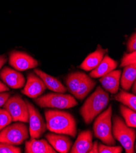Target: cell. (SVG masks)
Segmentation results:
<instances>
[{
  "mask_svg": "<svg viewBox=\"0 0 136 153\" xmlns=\"http://www.w3.org/2000/svg\"><path fill=\"white\" fill-rule=\"evenodd\" d=\"M112 134L118 140L126 153L134 152V143L136 132L134 128L128 126L124 120L118 115H114L112 120Z\"/></svg>",
  "mask_w": 136,
  "mask_h": 153,
  "instance_id": "3",
  "label": "cell"
},
{
  "mask_svg": "<svg viewBox=\"0 0 136 153\" xmlns=\"http://www.w3.org/2000/svg\"><path fill=\"white\" fill-rule=\"evenodd\" d=\"M95 85L96 81L85 73L77 92L74 95V98L81 101L83 100L92 90Z\"/></svg>",
  "mask_w": 136,
  "mask_h": 153,
  "instance_id": "20",
  "label": "cell"
},
{
  "mask_svg": "<svg viewBox=\"0 0 136 153\" xmlns=\"http://www.w3.org/2000/svg\"><path fill=\"white\" fill-rule=\"evenodd\" d=\"M122 151V146H114L113 145L98 143V153H121Z\"/></svg>",
  "mask_w": 136,
  "mask_h": 153,
  "instance_id": "24",
  "label": "cell"
},
{
  "mask_svg": "<svg viewBox=\"0 0 136 153\" xmlns=\"http://www.w3.org/2000/svg\"><path fill=\"white\" fill-rule=\"evenodd\" d=\"M84 74V73L77 71L71 73L67 76L65 84L70 94L74 95L77 92Z\"/></svg>",
  "mask_w": 136,
  "mask_h": 153,
  "instance_id": "22",
  "label": "cell"
},
{
  "mask_svg": "<svg viewBox=\"0 0 136 153\" xmlns=\"http://www.w3.org/2000/svg\"><path fill=\"white\" fill-rule=\"evenodd\" d=\"M136 64V52H131L125 54L122 61H121L120 67H125L126 66Z\"/></svg>",
  "mask_w": 136,
  "mask_h": 153,
  "instance_id": "26",
  "label": "cell"
},
{
  "mask_svg": "<svg viewBox=\"0 0 136 153\" xmlns=\"http://www.w3.org/2000/svg\"><path fill=\"white\" fill-rule=\"evenodd\" d=\"M0 78L6 85L13 89L22 88L25 86V79L23 75L7 67L0 72Z\"/></svg>",
  "mask_w": 136,
  "mask_h": 153,
  "instance_id": "11",
  "label": "cell"
},
{
  "mask_svg": "<svg viewBox=\"0 0 136 153\" xmlns=\"http://www.w3.org/2000/svg\"><path fill=\"white\" fill-rule=\"evenodd\" d=\"M12 121V117L4 109L0 108V131L9 125Z\"/></svg>",
  "mask_w": 136,
  "mask_h": 153,
  "instance_id": "25",
  "label": "cell"
},
{
  "mask_svg": "<svg viewBox=\"0 0 136 153\" xmlns=\"http://www.w3.org/2000/svg\"><path fill=\"white\" fill-rule=\"evenodd\" d=\"M10 95L11 92H6V91L0 92V108L4 104Z\"/></svg>",
  "mask_w": 136,
  "mask_h": 153,
  "instance_id": "29",
  "label": "cell"
},
{
  "mask_svg": "<svg viewBox=\"0 0 136 153\" xmlns=\"http://www.w3.org/2000/svg\"><path fill=\"white\" fill-rule=\"evenodd\" d=\"M34 101L42 108L70 109L78 105V102L73 96L62 93H49L33 98Z\"/></svg>",
  "mask_w": 136,
  "mask_h": 153,
  "instance_id": "5",
  "label": "cell"
},
{
  "mask_svg": "<svg viewBox=\"0 0 136 153\" xmlns=\"http://www.w3.org/2000/svg\"><path fill=\"white\" fill-rule=\"evenodd\" d=\"M45 137L56 152H69L72 146V142L67 136L56 133H48L45 135Z\"/></svg>",
  "mask_w": 136,
  "mask_h": 153,
  "instance_id": "12",
  "label": "cell"
},
{
  "mask_svg": "<svg viewBox=\"0 0 136 153\" xmlns=\"http://www.w3.org/2000/svg\"><path fill=\"white\" fill-rule=\"evenodd\" d=\"M47 87L43 80L36 73H29L27 76V82L22 93L28 97L35 98L41 96Z\"/></svg>",
  "mask_w": 136,
  "mask_h": 153,
  "instance_id": "10",
  "label": "cell"
},
{
  "mask_svg": "<svg viewBox=\"0 0 136 153\" xmlns=\"http://www.w3.org/2000/svg\"><path fill=\"white\" fill-rule=\"evenodd\" d=\"M22 149L16 145L0 142V153H21Z\"/></svg>",
  "mask_w": 136,
  "mask_h": 153,
  "instance_id": "27",
  "label": "cell"
},
{
  "mask_svg": "<svg viewBox=\"0 0 136 153\" xmlns=\"http://www.w3.org/2000/svg\"><path fill=\"white\" fill-rule=\"evenodd\" d=\"M9 90V87L5 84L3 83L1 81H0V92H2V91H7Z\"/></svg>",
  "mask_w": 136,
  "mask_h": 153,
  "instance_id": "32",
  "label": "cell"
},
{
  "mask_svg": "<svg viewBox=\"0 0 136 153\" xmlns=\"http://www.w3.org/2000/svg\"><path fill=\"white\" fill-rule=\"evenodd\" d=\"M47 128L51 132L75 137L77 133V122L69 112L48 109L45 112Z\"/></svg>",
  "mask_w": 136,
  "mask_h": 153,
  "instance_id": "1",
  "label": "cell"
},
{
  "mask_svg": "<svg viewBox=\"0 0 136 153\" xmlns=\"http://www.w3.org/2000/svg\"><path fill=\"white\" fill-rule=\"evenodd\" d=\"M109 102V94L100 86L84 102L80 113L85 123L89 125L106 108Z\"/></svg>",
  "mask_w": 136,
  "mask_h": 153,
  "instance_id": "2",
  "label": "cell"
},
{
  "mask_svg": "<svg viewBox=\"0 0 136 153\" xmlns=\"http://www.w3.org/2000/svg\"><path fill=\"white\" fill-rule=\"evenodd\" d=\"M34 72L43 80L48 89L53 91L54 92L62 94L65 93L67 91V88L56 78L53 77L40 69H34Z\"/></svg>",
  "mask_w": 136,
  "mask_h": 153,
  "instance_id": "18",
  "label": "cell"
},
{
  "mask_svg": "<svg viewBox=\"0 0 136 153\" xmlns=\"http://www.w3.org/2000/svg\"><path fill=\"white\" fill-rule=\"evenodd\" d=\"M28 137L27 126L23 122L14 123L0 131V142L2 143L20 145L27 139Z\"/></svg>",
  "mask_w": 136,
  "mask_h": 153,
  "instance_id": "6",
  "label": "cell"
},
{
  "mask_svg": "<svg viewBox=\"0 0 136 153\" xmlns=\"http://www.w3.org/2000/svg\"><path fill=\"white\" fill-rule=\"evenodd\" d=\"M120 111L122 117L124 118L126 125L131 128L136 127V112L128 107L121 104L120 105Z\"/></svg>",
  "mask_w": 136,
  "mask_h": 153,
  "instance_id": "23",
  "label": "cell"
},
{
  "mask_svg": "<svg viewBox=\"0 0 136 153\" xmlns=\"http://www.w3.org/2000/svg\"><path fill=\"white\" fill-rule=\"evenodd\" d=\"M7 60V58L6 55H1L0 56V70L2 68V67L6 63Z\"/></svg>",
  "mask_w": 136,
  "mask_h": 153,
  "instance_id": "31",
  "label": "cell"
},
{
  "mask_svg": "<svg viewBox=\"0 0 136 153\" xmlns=\"http://www.w3.org/2000/svg\"><path fill=\"white\" fill-rule=\"evenodd\" d=\"M93 134L90 130L82 131L78 136L70 152L87 153L93 145Z\"/></svg>",
  "mask_w": 136,
  "mask_h": 153,
  "instance_id": "14",
  "label": "cell"
},
{
  "mask_svg": "<svg viewBox=\"0 0 136 153\" xmlns=\"http://www.w3.org/2000/svg\"><path fill=\"white\" fill-rule=\"evenodd\" d=\"M121 74L120 70H113L101 77L100 82L103 89L112 95L116 94L119 90Z\"/></svg>",
  "mask_w": 136,
  "mask_h": 153,
  "instance_id": "13",
  "label": "cell"
},
{
  "mask_svg": "<svg viewBox=\"0 0 136 153\" xmlns=\"http://www.w3.org/2000/svg\"><path fill=\"white\" fill-rule=\"evenodd\" d=\"M113 100L122 103L124 105L128 107L131 109L136 111V97L133 94L128 93V91L121 89L119 92L114 95L112 98Z\"/></svg>",
  "mask_w": 136,
  "mask_h": 153,
  "instance_id": "21",
  "label": "cell"
},
{
  "mask_svg": "<svg viewBox=\"0 0 136 153\" xmlns=\"http://www.w3.org/2000/svg\"><path fill=\"white\" fill-rule=\"evenodd\" d=\"M112 105H109L106 110L99 114L93 125L95 137L107 145L115 144V139L112 134Z\"/></svg>",
  "mask_w": 136,
  "mask_h": 153,
  "instance_id": "4",
  "label": "cell"
},
{
  "mask_svg": "<svg viewBox=\"0 0 136 153\" xmlns=\"http://www.w3.org/2000/svg\"><path fill=\"white\" fill-rule=\"evenodd\" d=\"M51 145L44 139H31L25 143V153H56Z\"/></svg>",
  "mask_w": 136,
  "mask_h": 153,
  "instance_id": "15",
  "label": "cell"
},
{
  "mask_svg": "<svg viewBox=\"0 0 136 153\" xmlns=\"http://www.w3.org/2000/svg\"><path fill=\"white\" fill-rule=\"evenodd\" d=\"M120 84L122 89L129 91L132 85L135 81L136 78V65L135 64L125 67L123 73L121 74Z\"/></svg>",
  "mask_w": 136,
  "mask_h": 153,
  "instance_id": "19",
  "label": "cell"
},
{
  "mask_svg": "<svg viewBox=\"0 0 136 153\" xmlns=\"http://www.w3.org/2000/svg\"><path fill=\"white\" fill-rule=\"evenodd\" d=\"M88 153H98V142L97 141H95L93 143L92 147Z\"/></svg>",
  "mask_w": 136,
  "mask_h": 153,
  "instance_id": "30",
  "label": "cell"
},
{
  "mask_svg": "<svg viewBox=\"0 0 136 153\" xmlns=\"http://www.w3.org/2000/svg\"><path fill=\"white\" fill-rule=\"evenodd\" d=\"M118 65L116 60L110 57L108 55L104 56L100 64L90 73V76L92 78H98L114 70Z\"/></svg>",
  "mask_w": 136,
  "mask_h": 153,
  "instance_id": "16",
  "label": "cell"
},
{
  "mask_svg": "<svg viewBox=\"0 0 136 153\" xmlns=\"http://www.w3.org/2000/svg\"><path fill=\"white\" fill-rule=\"evenodd\" d=\"M9 64L16 70L23 71L38 66L37 60L21 51H13L9 55Z\"/></svg>",
  "mask_w": 136,
  "mask_h": 153,
  "instance_id": "9",
  "label": "cell"
},
{
  "mask_svg": "<svg viewBox=\"0 0 136 153\" xmlns=\"http://www.w3.org/2000/svg\"><path fill=\"white\" fill-rule=\"evenodd\" d=\"M132 89H131V91H132V93L134 95H135V93H136V83H135V81H134V82L133 83V84L132 85Z\"/></svg>",
  "mask_w": 136,
  "mask_h": 153,
  "instance_id": "33",
  "label": "cell"
},
{
  "mask_svg": "<svg viewBox=\"0 0 136 153\" xmlns=\"http://www.w3.org/2000/svg\"><path fill=\"white\" fill-rule=\"evenodd\" d=\"M106 52V50L102 48L101 46L98 45L97 50L85 59L80 68L86 71L94 70L101 62Z\"/></svg>",
  "mask_w": 136,
  "mask_h": 153,
  "instance_id": "17",
  "label": "cell"
},
{
  "mask_svg": "<svg viewBox=\"0 0 136 153\" xmlns=\"http://www.w3.org/2000/svg\"><path fill=\"white\" fill-rule=\"evenodd\" d=\"M3 106V109L6 110L12 117V121L29 122L27 105L20 95L16 94L10 97Z\"/></svg>",
  "mask_w": 136,
  "mask_h": 153,
  "instance_id": "7",
  "label": "cell"
},
{
  "mask_svg": "<svg viewBox=\"0 0 136 153\" xmlns=\"http://www.w3.org/2000/svg\"><path fill=\"white\" fill-rule=\"evenodd\" d=\"M29 112V134L31 139H39L45 132L47 125L44 120L34 105L27 100H25Z\"/></svg>",
  "mask_w": 136,
  "mask_h": 153,
  "instance_id": "8",
  "label": "cell"
},
{
  "mask_svg": "<svg viewBox=\"0 0 136 153\" xmlns=\"http://www.w3.org/2000/svg\"><path fill=\"white\" fill-rule=\"evenodd\" d=\"M127 50L131 53L136 51V35L135 33L132 34L127 43Z\"/></svg>",
  "mask_w": 136,
  "mask_h": 153,
  "instance_id": "28",
  "label": "cell"
}]
</instances>
